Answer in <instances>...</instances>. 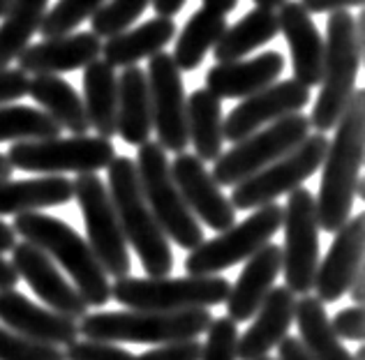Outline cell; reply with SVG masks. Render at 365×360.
I'll return each instance as SVG.
<instances>
[{
  "label": "cell",
  "mask_w": 365,
  "mask_h": 360,
  "mask_svg": "<svg viewBox=\"0 0 365 360\" xmlns=\"http://www.w3.org/2000/svg\"><path fill=\"white\" fill-rule=\"evenodd\" d=\"M363 132H365V92L354 90L347 109L335 125V137L329 141L324 157V174L319 183L317 203V222L326 233L342 229L351 217L356 185L361 180L363 164Z\"/></svg>",
  "instance_id": "1"
},
{
  "label": "cell",
  "mask_w": 365,
  "mask_h": 360,
  "mask_svg": "<svg viewBox=\"0 0 365 360\" xmlns=\"http://www.w3.org/2000/svg\"><path fill=\"white\" fill-rule=\"evenodd\" d=\"M12 229L26 243L40 248L46 257L70 275L74 289L88 307H104L111 300V282L91 245L70 224L46 213H21L14 217Z\"/></svg>",
  "instance_id": "2"
},
{
  "label": "cell",
  "mask_w": 365,
  "mask_h": 360,
  "mask_svg": "<svg viewBox=\"0 0 365 360\" xmlns=\"http://www.w3.org/2000/svg\"><path fill=\"white\" fill-rule=\"evenodd\" d=\"M109 171V196L116 211L125 243L137 252L148 277H169L174 270V252L169 238L153 217L139 185L137 164L132 157H113Z\"/></svg>",
  "instance_id": "3"
},
{
  "label": "cell",
  "mask_w": 365,
  "mask_h": 360,
  "mask_svg": "<svg viewBox=\"0 0 365 360\" xmlns=\"http://www.w3.org/2000/svg\"><path fill=\"white\" fill-rule=\"evenodd\" d=\"M354 18L356 16L349 14L347 9H340V12L329 14V21H326L322 88L310 113V127L317 129V134L335 129L342 111L347 109L356 90L363 44L359 42Z\"/></svg>",
  "instance_id": "4"
},
{
  "label": "cell",
  "mask_w": 365,
  "mask_h": 360,
  "mask_svg": "<svg viewBox=\"0 0 365 360\" xmlns=\"http://www.w3.org/2000/svg\"><path fill=\"white\" fill-rule=\"evenodd\" d=\"M210 309L182 312H95L86 314L79 324V335L95 342L111 344H169L182 339H197L213 324Z\"/></svg>",
  "instance_id": "5"
},
{
  "label": "cell",
  "mask_w": 365,
  "mask_h": 360,
  "mask_svg": "<svg viewBox=\"0 0 365 360\" xmlns=\"http://www.w3.org/2000/svg\"><path fill=\"white\" fill-rule=\"evenodd\" d=\"M232 282L222 275H187V277H120L111 284V298L128 309L182 312L222 305Z\"/></svg>",
  "instance_id": "6"
},
{
  "label": "cell",
  "mask_w": 365,
  "mask_h": 360,
  "mask_svg": "<svg viewBox=\"0 0 365 360\" xmlns=\"http://www.w3.org/2000/svg\"><path fill=\"white\" fill-rule=\"evenodd\" d=\"M134 164H137L143 198L167 238L182 250H195L197 245L204 243V229L192 215L187 203L182 201L174 178H171L167 150L158 141H146L139 146Z\"/></svg>",
  "instance_id": "7"
},
{
  "label": "cell",
  "mask_w": 365,
  "mask_h": 360,
  "mask_svg": "<svg viewBox=\"0 0 365 360\" xmlns=\"http://www.w3.org/2000/svg\"><path fill=\"white\" fill-rule=\"evenodd\" d=\"M12 169L31 174H95L116 157V146L104 137H56L44 141H19L7 150Z\"/></svg>",
  "instance_id": "8"
},
{
  "label": "cell",
  "mask_w": 365,
  "mask_h": 360,
  "mask_svg": "<svg viewBox=\"0 0 365 360\" xmlns=\"http://www.w3.org/2000/svg\"><path fill=\"white\" fill-rule=\"evenodd\" d=\"M310 129V118L305 113H292V116L275 120L220 155L213 162L215 166L210 176L220 187H236L294 150L307 139Z\"/></svg>",
  "instance_id": "9"
},
{
  "label": "cell",
  "mask_w": 365,
  "mask_h": 360,
  "mask_svg": "<svg viewBox=\"0 0 365 360\" xmlns=\"http://www.w3.org/2000/svg\"><path fill=\"white\" fill-rule=\"evenodd\" d=\"M326 150H329L326 134H307V139L284 157L275 159L273 164L234 187L232 198H229L234 211H257L262 206L275 203L277 196L292 194L294 189L303 187L307 178L319 171Z\"/></svg>",
  "instance_id": "10"
},
{
  "label": "cell",
  "mask_w": 365,
  "mask_h": 360,
  "mask_svg": "<svg viewBox=\"0 0 365 360\" xmlns=\"http://www.w3.org/2000/svg\"><path fill=\"white\" fill-rule=\"evenodd\" d=\"M282 229V206L268 203L229 229L220 231L215 238L204 240L190 250L185 268L190 275H217L236 263L247 261L257 250L273 240Z\"/></svg>",
  "instance_id": "11"
},
{
  "label": "cell",
  "mask_w": 365,
  "mask_h": 360,
  "mask_svg": "<svg viewBox=\"0 0 365 360\" xmlns=\"http://www.w3.org/2000/svg\"><path fill=\"white\" fill-rule=\"evenodd\" d=\"M72 189L81 208L86 233H88L86 243L91 245L95 259L111 277H128L132 270L128 243H125L104 180L98 174H79L72 180Z\"/></svg>",
  "instance_id": "12"
},
{
  "label": "cell",
  "mask_w": 365,
  "mask_h": 360,
  "mask_svg": "<svg viewBox=\"0 0 365 360\" xmlns=\"http://www.w3.org/2000/svg\"><path fill=\"white\" fill-rule=\"evenodd\" d=\"M282 272L284 287L294 296H307L314 287V275L319 266V222H317V203L310 189H294L282 208Z\"/></svg>",
  "instance_id": "13"
},
{
  "label": "cell",
  "mask_w": 365,
  "mask_h": 360,
  "mask_svg": "<svg viewBox=\"0 0 365 360\" xmlns=\"http://www.w3.org/2000/svg\"><path fill=\"white\" fill-rule=\"evenodd\" d=\"M148 100H150V118L153 129L158 132V144L171 153H185L190 146L187 139V120H185V83L180 70L167 51L150 55L148 70Z\"/></svg>",
  "instance_id": "14"
},
{
  "label": "cell",
  "mask_w": 365,
  "mask_h": 360,
  "mask_svg": "<svg viewBox=\"0 0 365 360\" xmlns=\"http://www.w3.org/2000/svg\"><path fill=\"white\" fill-rule=\"evenodd\" d=\"M12 268L19 280H26L33 293L58 314L81 321L88 314V302L81 298V293L74 289L72 282L61 272V268L46 257V254L31 243H16L12 248Z\"/></svg>",
  "instance_id": "15"
},
{
  "label": "cell",
  "mask_w": 365,
  "mask_h": 360,
  "mask_svg": "<svg viewBox=\"0 0 365 360\" xmlns=\"http://www.w3.org/2000/svg\"><path fill=\"white\" fill-rule=\"evenodd\" d=\"M307 102H310V88L301 86L294 79L280 83L275 81L268 88L250 95L232 109V113L222 120V137L225 141L238 144L264 125H271V122L292 116V113H301V109L307 107Z\"/></svg>",
  "instance_id": "16"
},
{
  "label": "cell",
  "mask_w": 365,
  "mask_h": 360,
  "mask_svg": "<svg viewBox=\"0 0 365 360\" xmlns=\"http://www.w3.org/2000/svg\"><path fill=\"white\" fill-rule=\"evenodd\" d=\"M169 169L182 201L199 222H204L217 233L236 224L232 201L222 194V189L197 155L178 153L174 162H169Z\"/></svg>",
  "instance_id": "17"
},
{
  "label": "cell",
  "mask_w": 365,
  "mask_h": 360,
  "mask_svg": "<svg viewBox=\"0 0 365 360\" xmlns=\"http://www.w3.org/2000/svg\"><path fill=\"white\" fill-rule=\"evenodd\" d=\"M0 321L12 333L51 346H67L79 339V324L49 307L31 302L16 289L0 291Z\"/></svg>",
  "instance_id": "18"
},
{
  "label": "cell",
  "mask_w": 365,
  "mask_h": 360,
  "mask_svg": "<svg viewBox=\"0 0 365 360\" xmlns=\"http://www.w3.org/2000/svg\"><path fill=\"white\" fill-rule=\"evenodd\" d=\"M363 245H365V217L351 215L342 229L335 231V238L329 248L326 259L317 266L314 291L324 305L338 302L349 289L351 277L363 266Z\"/></svg>",
  "instance_id": "19"
},
{
  "label": "cell",
  "mask_w": 365,
  "mask_h": 360,
  "mask_svg": "<svg viewBox=\"0 0 365 360\" xmlns=\"http://www.w3.org/2000/svg\"><path fill=\"white\" fill-rule=\"evenodd\" d=\"M277 26L292 51L294 81L305 88L319 86L324 72V37L312 16L301 7V3L287 0L277 12Z\"/></svg>",
  "instance_id": "20"
},
{
  "label": "cell",
  "mask_w": 365,
  "mask_h": 360,
  "mask_svg": "<svg viewBox=\"0 0 365 360\" xmlns=\"http://www.w3.org/2000/svg\"><path fill=\"white\" fill-rule=\"evenodd\" d=\"M102 53V42L93 33H70L63 37H49L40 44L26 46L19 55V70L33 77L40 74H67L83 70L86 65L98 60Z\"/></svg>",
  "instance_id": "21"
},
{
  "label": "cell",
  "mask_w": 365,
  "mask_h": 360,
  "mask_svg": "<svg viewBox=\"0 0 365 360\" xmlns=\"http://www.w3.org/2000/svg\"><path fill=\"white\" fill-rule=\"evenodd\" d=\"M296 296L287 287H273L255 312L252 324L236 342V360H262L289 335Z\"/></svg>",
  "instance_id": "22"
},
{
  "label": "cell",
  "mask_w": 365,
  "mask_h": 360,
  "mask_svg": "<svg viewBox=\"0 0 365 360\" xmlns=\"http://www.w3.org/2000/svg\"><path fill=\"white\" fill-rule=\"evenodd\" d=\"M282 270V250L280 245L266 243L262 250H257L247 259L245 268L238 275V280L229 289V296L225 300L227 317L234 324L250 321L255 317L259 305L271 293L277 275Z\"/></svg>",
  "instance_id": "23"
},
{
  "label": "cell",
  "mask_w": 365,
  "mask_h": 360,
  "mask_svg": "<svg viewBox=\"0 0 365 360\" xmlns=\"http://www.w3.org/2000/svg\"><path fill=\"white\" fill-rule=\"evenodd\" d=\"M282 70L284 55L277 51H264L250 60L215 63L206 72V90L217 100H245L275 83Z\"/></svg>",
  "instance_id": "24"
},
{
  "label": "cell",
  "mask_w": 365,
  "mask_h": 360,
  "mask_svg": "<svg viewBox=\"0 0 365 360\" xmlns=\"http://www.w3.org/2000/svg\"><path fill=\"white\" fill-rule=\"evenodd\" d=\"M176 23L169 16H155L150 21L141 23L132 31H123L113 37H107V42L102 44V53L111 68H132L143 58L160 53L165 46L174 40Z\"/></svg>",
  "instance_id": "25"
},
{
  "label": "cell",
  "mask_w": 365,
  "mask_h": 360,
  "mask_svg": "<svg viewBox=\"0 0 365 360\" xmlns=\"http://www.w3.org/2000/svg\"><path fill=\"white\" fill-rule=\"evenodd\" d=\"M74 198L72 180L65 176H40L28 180L0 178V215L35 213L65 206Z\"/></svg>",
  "instance_id": "26"
},
{
  "label": "cell",
  "mask_w": 365,
  "mask_h": 360,
  "mask_svg": "<svg viewBox=\"0 0 365 360\" xmlns=\"http://www.w3.org/2000/svg\"><path fill=\"white\" fill-rule=\"evenodd\" d=\"M153 118L148 100L146 72L137 65L125 68L118 77V113H116V134L130 146H141L150 141Z\"/></svg>",
  "instance_id": "27"
},
{
  "label": "cell",
  "mask_w": 365,
  "mask_h": 360,
  "mask_svg": "<svg viewBox=\"0 0 365 360\" xmlns=\"http://www.w3.org/2000/svg\"><path fill=\"white\" fill-rule=\"evenodd\" d=\"M28 95L61 129L72 132L74 137L88 134L91 122L86 116L83 100L70 81L56 77V74H40L28 83Z\"/></svg>",
  "instance_id": "28"
},
{
  "label": "cell",
  "mask_w": 365,
  "mask_h": 360,
  "mask_svg": "<svg viewBox=\"0 0 365 360\" xmlns=\"http://www.w3.org/2000/svg\"><path fill=\"white\" fill-rule=\"evenodd\" d=\"M83 109L91 127L98 137H116V113H118V77L116 68L107 60H93L83 68Z\"/></svg>",
  "instance_id": "29"
},
{
  "label": "cell",
  "mask_w": 365,
  "mask_h": 360,
  "mask_svg": "<svg viewBox=\"0 0 365 360\" xmlns=\"http://www.w3.org/2000/svg\"><path fill=\"white\" fill-rule=\"evenodd\" d=\"M187 139L201 162H215L222 155V100L206 88H197L185 104Z\"/></svg>",
  "instance_id": "30"
},
{
  "label": "cell",
  "mask_w": 365,
  "mask_h": 360,
  "mask_svg": "<svg viewBox=\"0 0 365 360\" xmlns=\"http://www.w3.org/2000/svg\"><path fill=\"white\" fill-rule=\"evenodd\" d=\"M294 321L299 326L301 344L312 360H354L351 351H347L340 337L333 333L326 305L312 293L296 300Z\"/></svg>",
  "instance_id": "31"
},
{
  "label": "cell",
  "mask_w": 365,
  "mask_h": 360,
  "mask_svg": "<svg viewBox=\"0 0 365 360\" xmlns=\"http://www.w3.org/2000/svg\"><path fill=\"white\" fill-rule=\"evenodd\" d=\"M277 35H280V26H277V14L273 9H250L241 21L227 28L213 46L215 63L243 60L247 53L262 49L264 44L273 42Z\"/></svg>",
  "instance_id": "32"
},
{
  "label": "cell",
  "mask_w": 365,
  "mask_h": 360,
  "mask_svg": "<svg viewBox=\"0 0 365 360\" xmlns=\"http://www.w3.org/2000/svg\"><path fill=\"white\" fill-rule=\"evenodd\" d=\"M227 31V16L215 12V9L199 7L195 14L187 18V23L182 26L178 33V40L174 46V58L176 68L180 72H192L204 63L206 53L217 44V40Z\"/></svg>",
  "instance_id": "33"
},
{
  "label": "cell",
  "mask_w": 365,
  "mask_h": 360,
  "mask_svg": "<svg viewBox=\"0 0 365 360\" xmlns=\"http://www.w3.org/2000/svg\"><path fill=\"white\" fill-rule=\"evenodd\" d=\"M49 0H12L0 23V70L9 68L40 33Z\"/></svg>",
  "instance_id": "34"
},
{
  "label": "cell",
  "mask_w": 365,
  "mask_h": 360,
  "mask_svg": "<svg viewBox=\"0 0 365 360\" xmlns=\"http://www.w3.org/2000/svg\"><path fill=\"white\" fill-rule=\"evenodd\" d=\"M61 127L37 107L5 104L0 107V144L3 141H44L61 137Z\"/></svg>",
  "instance_id": "35"
},
{
  "label": "cell",
  "mask_w": 365,
  "mask_h": 360,
  "mask_svg": "<svg viewBox=\"0 0 365 360\" xmlns=\"http://www.w3.org/2000/svg\"><path fill=\"white\" fill-rule=\"evenodd\" d=\"M104 3H107V0H58V3L44 14L40 35L44 40L70 35L86 21V18H91L98 12Z\"/></svg>",
  "instance_id": "36"
},
{
  "label": "cell",
  "mask_w": 365,
  "mask_h": 360,
  "mask_svg": "<svg viewBox=\"0 0 365 360\" xmlns=\"http://www.w3.org/2000/svg\"><path fill=\"white\" fill-rule=\"evenodd\" d=\"M148 5L150 0H107L91 16V33L98 37H113L128 31Z\"/></svg>",
  "instance_id": "37"
},
{
  "label": "cell",
  "mask_w": 365,
  "mask_h": 360,
  "mask_svg": "<svg viewBox=\"0 0 365 360\" xmlns=\"http://www.w3.org/2000/svg\"><path fill=\"white\" fill-rule=\"evenodd\" d=\"M0 360H65L61 346L40 344L0 326Z\"/></svg>",
  "instance_id": "38"
},
{
  "label": "cell",
  "mask_w": 365,
  "mask_h": 360,
  "mask_svg": "<svg viewBox=\"0 0 365 360\" xmlns=\"http://www.w3.org/2000/svg\"><path fill=\"white\" fill-rule=\"evenodd\" d=\"M208 337L201 344L199 360H236V342H238V324L229 317L213 319L208 326Z\"/></svg>",
  "instance_id": "39"
},
{
  "label": "cell",
  "mask_w": 365,
  "mask_h": 360,
  "mask_svg": "<svg viewBox=\"0 0 365 360\" xmlns=\"http://www.w3.org/2000/svg\"><path fill=\"white\" fill-rule=\"evenodd\" d=\"M65 360H137L132 351L111 342H95V339H74L63 349Z\"/></svg>",
  "instance_id": "40"
},
{
  "label": "cell",
  "mask_w": 365,
  "mask_h": 360,
  "mask_svg": "<svg viewBox=\"0 0 365 360\" xmlns=\"http://www.w3.org/2000/svg\"><path fill=\"white\" fill-rule=\"evenodd\" d=\"M201 358V342L199 339H182V342L160 344L158 349L137 356V360H199Z\"/></svg>",
  "instance_id": "41"
},
{
  "label": "cell",
  "mask_w": 365,
  "mask_h": 360,
  "mask_svg": "<svg viewBox=\"0 0 365 360\" xmlns=\"http://www.w3.org/2000/svg\"><path fill=\"white\" fill-rule=\"evenodd\" d=\"M331 328L333 333L340 339H349V342H361L363 339V307L351 305L340 309L338 314L331 319Z\"/></svg>",
  "instance_id": "42"
},
{
  "label": "cell",
  "mask_w": 365,
  "mask_h": 360,
  "mask_svg": "<svg viewBox=\"0 0 365 360\" xmlns=\"http://www.w3.org/2000/svg\"><path fill=\"white\" fill-rule=\"evenodd\" d=\"M28 74L19 68H3L0 70V107L12 104L28 95Z\"/></svg>",
  "instance_id": "43"
},
{
  "label": "cell",
  "mask_w": 365,
  "mask_h": 360,
  "mask_svg": "<svg viewBox=\"0 0 365 360\" xmlns=\"http://www.w3.org/2000/svg\"><path fill=\"white\" fill-rule=\"evenodd\" d=\"M299 3L312 16V14H333L349 7H361L363 0H299Z\"/></svg>",
  "instance_id": "44"
},
{
  "label": "cell",
  "mask_w": 365,
  "mask_h": 360,
  "mask_svg": "<svg viewBox=\"0 0 365 360\" xmlns=\"http://www.w3.org/2000/svg\"><path fill=\"white\" fill-rule=\"evenodd\" d=\"M275 349H277V358L275 360H312L310 356H307L305 349H303L299 337L287 335Z\"/></svg>",
  "instance_id": "45"
},
{
  "label": "cell",
  "mask_w": 365,
  "mask_h": 360,
  "mask_svg": "<svg viewBox=\"0 0 365 360\" xmlns=\"http://www.w3.org/2000/svg\"><path fill=\"white\" fill-rule=\"evenodd\" d=\"M19 284V275L12 268V263L3 259L0 254V291H7V289H14Z\"/></svg>",
  "instance_id": "46"
},
{
  "label": "cell",
  "mask_w": 365,
  "mask_h": 360,
  "mask_svg": "<svg viewBox=\"0 0 365 360\" xmlns=\"http://www.w3.org/2000/svg\"><path fill=\"white\" fill-rule=\"evenodd\" d=\"M153 7H155L158 16H169L174 18V14H178L182 7H185L187 0H150Z\"/></svg>",
  "instance_id": "47"
},
{
  "label": "cell",
  "mask_w": 365,
  "mask_h": 360,
  "mask_svg": "<svg viewBox=\"0 0 365 360\" xmlns=\"http://www.w3.org/2000/svg\"><path fill=\"white\" fill-rule=\"evenodd\" d=\"M363 284H365V270H363V266H361V268L356 270V275L351 277L349 289H347V293H349L351 300H354V305H359V307H363V293H365Z\"/></svg>",
  "instance_id": "48"
},
{
  "label": "cell",
  "mask_w": 365,
  "mask_h": 360,
  "mask_svg": "<svg viewBox=\"0 0 365 360\" xmlns=\"http://www.w3.org/2000/svg\"><path fill=\"white\" fill-rule=\"evenodd\" d=\"M16 245V233L9 224H5L0 220V254L5 252H12V248Z\"/></svg>",
  "instance_id": "49"
},
{
  "label": "cell",
  "mask_w": 365,
  "mask_h": 360,
  "mask_svg": "<svg viewBox=\"0 0 365 360\" xmlns=\"http://www.w3.org/2000/svg\"><path fill=\"white\" fill-rule=\"evenodd\" d=\"M204 7L215 9V12L227 16L229 12H234V9L238 7V0H204Z\"/></svg>",
  "instance_id": "50"
},
{
  "label": "cell",
  "mask_w": 365,
  "mask_h": 360,
  "mask_svg": "<svg viewBox=\"0 0 365 360\" xmlns=\"http://www.w3.org/2000/svg\"><path fill=\"white\" fill-rule=\"evenodd\" d=\"M12 164H9V159L5 153H0V178H12Z\"/></svg>",
  "instance_id": "51"
},
{
  "label": "cell",
  "mask_w": 365,
  "mask_h": 360,
  "mask_svg": "<svg viewBox=\"0 0 365 360\" xmlns=\"http://www.w3.org/2000/svg\"><path fill=\"white\" fill-rule=\"evenodd\" d=\"M252 3L257 7H262V9H273V12H275V7H282L287 0H252Z\"/></svg>",
  "instance_id": "52"
},
{
  "label": "cell",
  "mask_w": 365,
  "mask_h": 360,
  "mask_svg": "<svg viewBox=\"0 0 365 360\" xmlns=\"http://www.w3.org/2000/svg\"><path fill=\"white\" fill-rule=\"evenodd\" d=\"M9 7H12V0H0V18L9 12Z\"/></svg>",
  "instance_id": "53"
},
{
  "label": "cell",
  "mask_w": 365,
  "mask_h": 360,
  "mask_svg": "<svg viewBox=\"0 0 365 360\" xmlns=\"http://www.w3.org/2000/svg\"><path fill=\"white\" fill-rule=\"evenodd\" d=\"M351 356H354V360H365V349L361 346L359 351H356V354H351Z\"/></svg>",
  "instance_id": "54"
},
{
  "label": "cell",
  "mask_w": 365,
  "mask_h": 360,
  "mask_svg": "<svg viewBox=\"0 0 365 360\" xmlns=\"http://www.w3.org/2000/svg\"><path fill=\"white\" fill-rule=\"evenodd\" d=\"M262 360H275V358H262Z\"/></svg>",
  "instance_id": "55"
}]
</instances>
